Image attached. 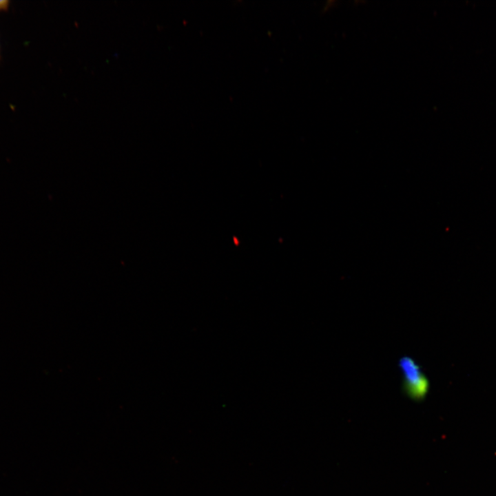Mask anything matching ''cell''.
<instances>
[{"instance_id": "3957f363", "label": "cell", "mask_w": 496, "mask_h": 496, "mask_svg": "<svg viewBox=\"0 0 496 496\" xmlns=\"http://www.w3.org/2000/svg\"><path fill=\"white\" fill-rule=\"evenodd\" d=\"M0 51H1V50H0ZM0 59H1V53H0Z\"/></svg>"}, {"instance_id": "6da1fadb", "label": "cell", "mask_w": 496, "mask_h": 496, "mask_svg": "<svg viewBox=\"0 0 496 496\" xmlns=\"http://www.w3.org/2000/svg\"><path fill=\"white\" fill-rule=\"evenodd\" d=\"M400 367L408 394L415 399L424 397L429 384L420 366L412 358L405 357L401 359Z\"/></svg>"}, {"instance_id": "7a4b0ae2", "label": "cell", "mask_w": 496, "mask_h": 496, "mask_svg": "<svg viewBox=\"0 0 496 496\" xmlns=\"http://www.w3.org/2000/svg\"><path fill=\"white\" fill-rule=\"evenodd\" d=\"M10 4V2L8 0H0V12L8 11Z\"/></svg>"}]
</instances>
